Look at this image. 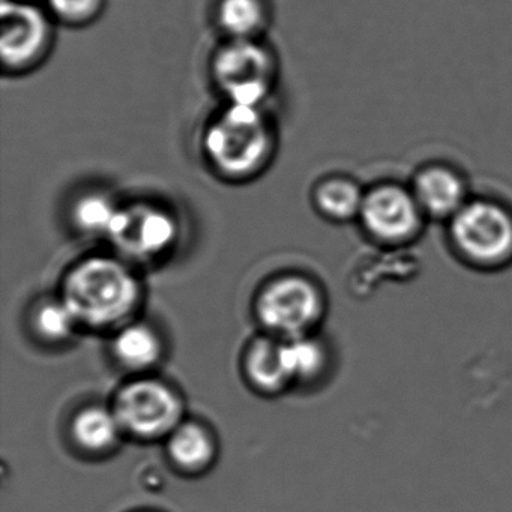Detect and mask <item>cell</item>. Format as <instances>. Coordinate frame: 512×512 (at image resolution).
Masks as SVG:
<instances>
[{"instance_id": "obj_1", "label": "cell", "mask_w": 512, "mask_h": 512, "mask_svg": "<svg viewBox=\"0 0 512 512\" xmlns=\"http://www.w3.org/2000/svg\"><path fill=\"white\" fill-rule=\"evenodd\" d=\"M277 137L262 107L227 104L206 125L203 154L215 175L247 182L265 172Z\"/></svg>"}, {"instance_id": "obj_2", "label": "cell", "mask_w": 512, "mask_h": 512, "mask_svg": "<svg viewBox=\"0 0 512 512\" xmlns=\"http://www.w3.org/2000/svg\"><path fill=\"white\" fill-rule=\"evenodd\" d=\"M140 286L124 263L91 257L71 269L62 301L77 322L91 328L121 325L139 305Z\"/></svg>"}, {"instance_id": "obj_3", "label": "cell", "mask_w": 512, "mask_h": 512, "mask_svg": "<svg viewBox=\"0 0 512 512\" xmlns=\"http://www.w3.org/2000/svg\"><path fill=\"white\" fill-rule=\"evenodd\" d=\"M448 238L470 268H506L512 265V209L493 199H470L448 221Z\"/></svg>"}, {"instance_id": "obj_4", "label": "cell", "mask_w": 512, "mask_h": 512, "mask_svg": "<svg viewBox=\"0 0 512 512\" xmlns=\"http://www.w3.org/2000/svg\"><path fill=\"white\" fill-rule=\"evenodd\" d=\"M211 76L227 104L263 107L274 91L278 62L260 40H227L212 56Z\"/></svg>"}, {"instance_id": "obj_5", "label": "cell", "mask_w": 512, "mask_h": 512, "mask_svg": "<svg viewBox=\"0 0 512 512\" xmlns=\"http://www.w3.org/2000/svg\"><path fill=\"white\" fill-rule=\"evenodd\" d=\"M55 20L49 11L20 0H4L0 8V61L8 76H25L40 68L52 53Z\"/></svg>"}, {"instance_id": "obj_6", "label": "cell", "mask_w": 512, "mask_h": 512, "mask_svg": "<svg viewBox=\"0 0 512 512\" xmlns=\"http://www.w3.org/2000/svg\"><path fill=\"white\" fill-rule=\"evenodd\" d=\"M358 221L374 244L395 248L416 241L427 218L410 187L383 182L365 190Z\"/></svg>"}, {"instance_id": "obj_7", "label": "cell", "mask_w": 512, "mask_h": 512, "mask_svg": "<svg viewBox=\"0 0 512 512\" xmlns=\"http://www.w3.org/2000/svg\"><path fill=\"white\" fill-rule=\"evenodd\" d=\"M325 314L322 290L305 277L287 275L260 293L257 316L275 334L290 338L310 334Z\"/></svg>"}, {"instance_id": "obj_8", "label": "cell", "mask_w": 512, "mask_h": 512, "mask_svg": "<svg viewBox=\"0 0 512 512\" xmlns=\"http://www.w3.org/2000/svg\"><path fill=\"white\" fill-rule=\"evenodd\" d=\"M122 431L140 439L170 436L182 424L181 398L166 383L140 379L119 391L113 406Z\"/></svg>"}, {"instance_id": "obj_9", "label": "cell", "mask_w": 512, "mask_h": 512, "mask_svg": "<svg viewBox=\"0 0 512 512\" xmlns=\"http://www.w3.org/2000/svg\"><path fill=\"white\" fill-rule=\"evenodd\" d=\"M113 241L139 256L166 253L178 236L175 218L151 205L121 208L109 233Z\"/></svg>"}, {"instance_id": "obj_10", "label": "cell", "mask_w": 512, "mask_h": 512, "mask_svg": "<svg viewBox=\"0 0 512 512\" xmlns=\"http://www.w3.org/2000/svg\"><path fill=\"white\" fill-rule=\"evenodd\" d=\"M409 187L427 220L448 223L470 200L463 176L446 164L421 167Z\"/></svg>"}, {"instance_id": "obj_11", "label": "cell", "mask_w": 512, "mask_h": 512, "mask_svg": "<svg viewBox=\"0 0 512 512\" xmlns=\"http://www.w3.org/2000/svg\"><path fill=\"white\" fill-rule=\"evenodd\" d=\"M365 190L349 176H326L313 190V203L320 215L334 223L358 220Z\"/></svg>"}, {"instance_id": "obj_12", "label": "cell", "mask_w": 512, "mask_h": 512, "mask_svg": "<svg viewBox=\"0 0 512 512\" xmlns=\"http://www.w3.org/2000/svg\"><path fill=\"white\" fill-rule=\"evenodd\" d=\"M215 20L227 40H259L269 23L266 0H218Z\"/></svg>"}, {"instance_id": "obj_13", "label": "cell", "mask_w": 512, "mask_h": 512, "mask_svg": "<svg viewBox=\"0 0 512 512\" xmlns=\"http://www.w3.org/2000/svg\"><path fill=\"white\" fill-rule=\"evenodd\" d=\"M170 458L188 473L205 472L215 460V442L209 431L196 422H182L169 436Z\"/></svg>"}, {"instance_id": "obj_14", "label": "cell", "mask_w": 512, "mask_h": 512, "mask_svg": "<svg viewBox=\"0 0 512 512\" xmlns=\"http://www.w3.org/2000/svg\"><path fill=\"white\" fill-rule=\"evenodd\" d=\"M248 379L259 391L274 394L283 391L292 379L283 361L281 343L271 338H259L251 344L245 359Z\"/></svg>"}, {"instance_id": "obj_15", "label": "cell", "mask_w": 512, "mask_h": 512, "mask_svg": "<svg viewBox=\"0 0 512 512\" xmlns=\"http://www.w3.org/2000/svg\"><path fill=\"white\" fill-rule=\"evenodd\" d=\"M122 428L113 410L88 407L73 421L74 442L91 454H103L118 442Z\"/></svg>"}, {"instance_id": "obj_16", "label": "cell", "mask_w": 512, "mask_h": 512, "mask_svg": "<svg viewBox=\"0 0 512 512\" xmlns=\"http://www.w3.org/2000/svg\"><path fill=\"white\" fill-rule=\"evenodd\" d=\"M113 352L124 367L133 371L148 370L161 358L160 338L149 326L128 325L113 341Z\"/></svg>"}, {"instance_id": "obj_17", "label": "cell", "mask_w": 512, "mask_h": 512, "mask_svg": "<svg viewBox=\"0 0 512 512\" xmlns=\"http://www.w3.org/2000/svg\"><path fill=\"white\" fill-rule=\"evenodd\" d=\"M281 352H283L284 365L292 382L316 379L325 370V347L310 335L283 341Z\"/></svg>"}, {"instance_id": "obj_18", "label": "cell", "mask_w": 512, "mask_h": 512, "mask_svg": "<svg viewBox=\"0 0 512 512\" xmlns=\"http://www.w3.org/2000/svg\"><path fill=\"white\" fill-rule=\"evenodd\" d=\"M119 209L121 208H118L109 197L89 194L83 196L74 206V223L85 232L109 235Z\"/></svg>"}, {"instance_id": "obj_19", "label": "cell", "mask_w": 512, "mask_h": 512, "mask_svg": "<svg viewBox=\"0 0 512 512\" xmlns=\"http://www.w3.org/2000/svg\"><path fill=\"white\" fill-rule=\"evenodd\" d=\"M34 325L38 334L49 341H62L73 334L79 325L70 308L64 301L44 302L34 316Z\"/></svg>"}, {"instance_id": "obj_20", "label": "cell", "mask_w": 512, "mask_h": 512, "mask_svg": "<svg viewBox=\"0 0 512 512\" xmlns=\"http://www.w3.org/2000/svg\"><path fill=\"white\" fill-rule=\"evenodd\" d=\"M47 11L55 22L70 28L92 25L103 14L106 0H46Z\"/></svg>"}, {"instance_id": "obj_21", "label": "cell", "mask_w": 512, "mask_h": 512, "mask_svg": "<svg viewBox=\"0 0 512 512\" xmlns=\"http://www.w3.org/2000/svg\"><path fill=\"white\" fill-rule=\"evenodd\" d=\"M143 512H149V511H143Z\"/></svg>"}]
</instances>
